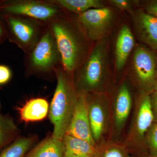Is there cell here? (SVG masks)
I'll list each match as a JSON object with an SVG mask.
<instances>
[{
	"label": "cell",
	"mask_w": 157,
	"mask_h": 157,
	"mask_svg": "<svg viewBox=\"0 0 157 157\" xmlns=\"http://www.w3.org/2000/svg\"><path fill=\"white\" fill-rule=\"evenodd\" d=\"M156 61H157V52L156 53Z\"/></svg>",
	"instance_id": "f1b7e54d"
},
{
	"label": "cell",
	"mask_w": 157,
	"mask_h": 157,
	"mask_svg": "<svg viewBox=\"0 0 157 157\" xmlns=\"http://www.w3.org/2000/svg\"><path fill=\"white\" fill-rule=\"evenodd\" d=\"M89 118L92 135L95 142L100 139L105 124V114L101 104L89 102Z\"/></svg>",
	"instance_id": "ac0fdd59"
},
{
	"label": "cell",
	"mask_w": 157,
	"mask_h": 157,
	"mask_svg": "<svg viewBox=\"0 0 157 157\" xmlns=\"http://www.w3.org/2000/svg\"><path fill=\"white\" fill-rule=\"evenodd\" d=\"M147 132V142L149 150V156L157 157V122L152 124Z\"/></svg>",
	"instance_id": "44dd1931"
},
{
	"label": "cell",
	"mask_w": 157,
	"mask_h": 157,
	"mask_svg": "<svg viewBox=\"0 0 157 157\" xmlns=\"http://www.w3.org/2000/svg\"><path fill=\"white\" fill-rule=\"evenodd\" d=\"M135 44V38L131 29L126 24L123 25L116 42L115 66L117 71L124 69Z\"/></svg>",
	"instance_id": "8fae6325"
},
{
	"label": "cell",
	"mask_w": 157,
	"mask_h": 157,
	"mask_svg": "<svg viewBox=\"0 0 157 157\" xmlns=\"http://www.w3.org/2000/svg\"><path fill=\"white\" fill-rule=\"evenodd\" d=\"M3 14L27 16L42 21L53 19L59 13V7L47 2L32 0L5 1L0 2Z\"/></svg>",
	"instance_id": "5b68a950"
},
{
	"label": "cell",
	"mask_w": 157,
	"mask_h": 157,
	"mask_svg": "<svg viewBox=\"0 0 157 157\" xmlns=\"http://www.w3.org/2000/svg\"><path fill=\"white\" fill-rule=\"evenodd\" d=\"M2 16L9 40L25 50L32 51L41 38L38 25L19 16L4 14Z\"/></svg>",
	"instance_id": "8992f818"
},
{
	"label": "cell",
	"mask_w": 157,
	"mask_h": 157,
	"mask_svg": "<svg viewBox=\"0 0 157 157\" xmlns=\"http://www.w3.org/2000/svg\"><path fill=\"white\" fill-rule=\"evenodd\" d=\"M49 105L42 98L32 99L20 109L21 118L25 121H41L48 114Z\"/></svg>",
	"instance_id": "9a60e30c"
},
{
	"label": "cell",
	"mask_w": 157,
	"mask_h": 157,
	"mask_svg": "<svg viewBox=\"0 0 157 157\" xmlns=\"http://www.w3.org/2000/svg\"><path fill=\"white\" fill-rule=\"evenodd\" d=\"M6 37H7L6 27L2 21L0 19V42H2Z\"/></svg>",
	"instance_id": "4316f807"
},
{
	"label": "cell",
	"mask_w": 157,
	"mask_h": 157,
	"mask_svg": "<svg viewBox=\"0 0 157 157\" xmlns=\"http://www.w3.org/2000/svg\"><path fill=\"white\" fill-rule=\"evenodd\" d=\"M154 91H155L157 92V78L156 79V81L155 82V86H154Z\"/></svg>",
	"instance_id": "83f0119b"
},
{
	"label": "cell",
	"mask_w": 157,
	"mask_h": 157,
	"mask_svg": "<svg viewBox=\"0 0 157 157\" xmlns=\"http://www.w3.org/2000/svg\"><path fill=\"white\" fill-rule=\"evenodd\" d=\"M109 2L122 11H127L133 15L135 11L133 10L132 2L128 0H110Z\"/></svg>",
	"instance_id": "603a6c76"
},
{
	"label": "cell",
	"mask_w": 157,
	"mask_h": 157,
	"mask_svg": "<svg viewBox=\"0 0 157 157\" xmlns=\"http://www.w3.org/2000/svg\"><path fill=\"white\" fill-rule=\"evenodd\" d=\"M109 69L108 41L106 38L98 41L77 69L78 93L86 94L98 90L108 76Z\"/></svg>",
	"instance_id": "3957f363"
},
{
	"label": "cell",
	"mask_w": 157,
	"mask_h": 157,
	"mask_svg": "<svg viewBox=\"0 0 157 157\" xmlns=\"http://www.w3.org/2000/svg\"><path fill=\"white\" fill-rule=\"evenodd\" d=\"M147 157H151V156H150L149 155Z\"/></svg>",
	"instance_id": "f546056e"
},
{
	"label": "cell",
	"mask_w": 157,
	"mask_h": 157,
	"mask_svg": "<svg viewBox=\"0 0 157 157\" xmlns=\"http://www.w3.org/2000/svg\"><path fill=\"white\" fill-rule=\"evenodd\" d=\"M63 141L65 157H95L97 148L86 140L65 134Z\"/></svg>",
	"instance_id": "7c38bea8"
},
{
	"label": "cell",
	"mask_w": 157,
	"mask_h": 157,
	"mask_svg": "<svg viewBox=\"0 0 157 157\" xmlns=\"http://www.w3.org/2000/svg\"><path fill=\"white\" fill-rule=\"evenodd\" d=\"M33 142L32 138L20 137L4 150L0 154V157H25Z\"/></svg>",
	"instance_id": "d6986e66"
},
{
	"label": "cell",
	"mask_w": 157,
	"mask_h": 157,
	"mask_svg": "<svg viewBox=\"0 0 157 157\" xmlns=\"http://www.w3.org/2000/svg\"><path fill=\"white\" fill-rule=\"evenodd\" d=\"M25 157H65L63 140L52 136L46 138L28 152Z\"/></svg>",
	"instance_id": "4fadbf2b"
},
{
	"label": "cell",
	"mask_w": 157,
	"mask_h": 157,
	"mask_svg": "<svg viewBox=\"0 0 157 157\" xmlns=\"http://www.w3.org/2000/svg\"><path fill=\"white\" fill-rule=\"evenodd\" d=\"M11 76L10 69L5 65H0V84L8 82L11 78Z\"/></svg>",
	"instance_id": "cb8c5ba5"
},
{
	"label": "cell",
	"mask_w": 157,
	"mask_h": 157,
	"mask_svg": "<svg viewBox=\"0 0 157 157\" xmlns=\"http://www.w3.org/2000/svg\"><path fill=\"white\" fill-rule=\"evenodd\" d=\"M132 99L131 93L126 83L121 86L115 103V123L118 128H121L125 123L128 117L131 107Z\"/></svg>",
	"instance_id": "5bb4252c"
},
{
	"label": "cell",
	"mask_w": 157,
	"mask_h": 157,
	"mask_svg": "<svg viewBox=\"0 0 157 157\" xmlns=\"http://www.w3.org/2000/svg\"><path fill=\"white\" fill-rule=\"evenodd\" d=\"M143 9L157 18V0L147 1L144 5Z\"/></svg>",
	"instance_id": "d4e9b609"
},
{
	"label": "cell",
	"mask_w": 157,
	"mask_h": 157,
	"mask_svg": "<svg viewBox=\"0 0 157 157\" xmlns=\"http://www.w3.org/2000/svg\"><path fill=\"white\" fill-rule=\"evenodd\" d=\"M154 115L152 107L151 98L148 94L142 97L136 120V129L140 137H143L152 124Z\"/></svg>",
	"instance_id": "2e32d148"
},
{
	"label": "cell",
	"mask_w": 157,
	"mask_h": 157,
	"mask_svg": "<svg viewBox=\"0 0 157 157\" xmlns=\"http://www.w3.org/2000/svg\"><path fill=\"white\" fill-rule=\"evenodd\" d=\"M135 33L141 42L153 50H157V18L143 9L132 15Z\"/></svg>",
	"instance_id": "30bf717a"
},
{
	"label": "cell",
	"mask_w": 157,
	"mask_h": 157,
	"mask_svg": "<svg viewBox=\"0 0 157 157\" xmlns=\"http://www.w3.org/2000/svg\"><path fill=\"white\" fill-rule=\"evenodd\" d=\"M151 98L152 107L154 115V120L157 121V92L154 91L153 93Z\"/></svg>",
	"instance_id": "484cf974"
},
{
	"label": "cell",
	"mask_w": 157,
	"mask_h": 157,
	"mask_svg": "<svg viewBox=\"0 0 157 157\" xmlns=\"http://www.w3.org/2000/svg\"><path fill=\"white\" fill-rule=\"evenodd\" d=\"M17 130L12 119L0 114V150L14 137Z\"/></svg>",
	"instance_id": "ffe728a7"
},
{
	"label": "cell",
	"mask_w": 157,
	"mask_h": 157,
	"mask_svg": "<svg viewBox=\"0 0 157 157\" xmlns=\"http://www.w3.org/2000/svg\"><path fill=\"white\" fill-rule=\"evenodd\" d=\"M65 134L95 144L90 126L89 101L86 93H78L77 101Z\"/></svg>",
	"instance_id": "9c48e42d"
},
{
	"label": "cell",
	"mask_w": 157,
	"mask_h": 157,
	"mask_svg": "<svg viewBox=\"0 0 157 157\" xmlns=\"http://www.w3.org/2000/svg\"><path fill=\"white\" fill-rule=\"evenodd\" d=\"M115 21V12L107 7L90 9L78 14L76 18L86 37L94 41L107 38Z\"/></svg>",
	"instance_id": "277c9868"
},
{
	"label": "cell",
	"mask_w": 157,
	"mask_h": 157,
	"mask_svg": "<svg viewBox=\"0 0 157 157\" xmlns=\"http://www.w3.org/2000/svg\"><path fill=\"white\" fill-rule=\"evenodd\" d=\"M67 20L54 19L51 29L56 40L63 69L70 73L77 70L87 56L82 33Z\"/></svg>",
	"instance_id": "7a4b0ae2"
},
{
	"label": "cell",
	"mask_w": 157,
	"mask_h": 157,
	"mask_svg": "<svg viewBox=\"0 0 157 157\" xmlns=\"http://www.w3.org/2000/svg\"><path fill=\"white\" fill-rule=\"evenodd\" d=\"M133 73L140 85L147 90H154L157 78L156 54L140 45L135 48L132 60Z\"/></svg>",
	"instance_id": "52a82bcc"
},
{
	"label": "cell",
	"mask_w": 157,
	"mask_h": 157,
	"mask_svg": "<svg viewBox=\"0 0 157 157\" xmlns=\"http://www.w3.org/2000/svg\"><path fill=\"white\" fill-rule=\"evenodd\" d=\"M61 60L56 40L52 31H46L31 52L30 64L36 71H48Z\"/></svg>",
	"instance_id": "ba28073f"
},
{
	"label": "cell",
	"mask_w": 157,
	"mask_h": 157,
	"mask_svg": "<svg viewBox=\"0 0 157 157\" xmlns=\"http://www.w3.org/2000/svg\"><path fill=\"white\" fill-rule=\"evenodd\" d=\"M57 86L49 109V118L54 126L52 136L63 140L72 117L78 93L69 73L63 69H54Z\"/></svg>",
	"instance_id": "6da1fadb"
},
{
	"label": "cell",
	"mask_w": 157,
	"mask_h": 157,
	"mask_svg": "<svg viewBox=\"0 0 157 157\" xmlns=\"http://www.w3.org/2000/svg\"><path fill=\"white\" fill-rule=\"evenodd\" d=\"M48 2L78 14L90 9L105 7L104 2L100 0H54Z\"/></svg>",
	"instance_id": "e0dca14e"
},
{
	"label": "cell",
	"mask_w": 157,
	"mask_h": 157,
	"mask_svg": "<svg viewBox=\"0 0 157 157\" xmlns=\"http://www.w3.org/2000/svg\"><path fill=\"white\" fill-rule=\"evenodd\" d=\"M95 157H128L123 149L118 146H109L97 148Z\"/></svg>",
	"instance_id": "7402d4cb"
}]
</instances>
